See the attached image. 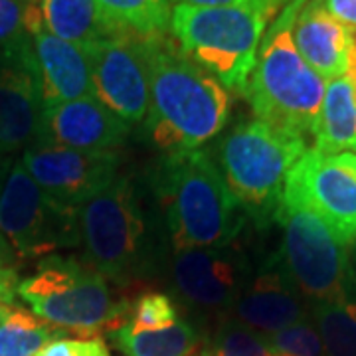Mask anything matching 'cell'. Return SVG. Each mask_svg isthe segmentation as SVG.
<instances>
[{"label":"cell","instance_id":"cell-24","mask_svg":"<svg viewBox=\"0 0 356 356\" xmlns=\"http://www.w3.org/2000/svg\"><path fill=\"white\" fill-rule=\"evenodd\" d=\"M313 321L325 356H356V299L313 305Z\"/></svg>","mask_w":356,"mask_h":356},{"label":"cell","instance_id":"cell-18","mask_svg":"<svg viewBox=\"0 0 356 356\" xmlns=\"http://www.w3.org/2000/svg\"><path fill=\"white\" fill-rule=\"evenodd\" d=\"M293 42L301 58L323 79L346 76L350 28L325 8L323 0H305L293 24Z\"/></svg>","mask_w":356,"mask_h":356},{"label":"cell","instance_id":"cell-30","mask_svg":"<svg viewBox=\"0 0 356 356\" xmlns=\"http://www.w3.org/2000/svg\"><path fill=\"white\" fill-rule=\"evenodd\" d=\"M16 252L0 232V303L10 305L18 297L20 277L16 271Z\"/></svg>","mask_w":356,"mask_h":356},{"label":"cell","instance_id":"cell-26","mask_svg":"<svg viewBox=\"0 0 356 356\" xmlns=\"http://www.w3.org/2000/svg\"><path fill=\"white\" fill-rule=\"evenodd\" d=\"M178 321V309L175 301L165 293H145L131 309L127 327L131 331H159L175 325Z\"/></svg>","mask_w":356,"mask_h":356},{"label":"cell","instance_id":"cell-17","mask_svg":"<svg viewBox=\"0 0 356 356\" xmlns=\"http://www.w3.org/2000/svg\"><path fill=\"white\" fill-rule=\"evenodd\" d=\"M234 309L238 323L264 337L307 318L303 295L297 291L281 264L259 271L243 287Z\"/></svg>","mask_w":356,"mask_h":356},{"label":"cell","instance_id":"cell-34","mask_svg":"<svg viewBox=\"0 0 356 356\" xmlns=\"http://www.w3.org/2000/svg\"><path fill=\"white\" fill-rule=\"evenodd\" d=\"M13 307H14V305H13ZM6 309H8V305H2V303H0V317L4 315V311H6Z\"/></svg>","mask_w":356,"mask_h":356},{"label":"cell","instance_id":"cell-5","mask_svg":"<svg viewBox=\"0 0 356 356\" xmlns=\"http://www.w3.org/2000/svg\"><path fill=\"white\" fill-rule=\"evenodd\" d=\"M305 151L307 139L255 117L220 139L216 166L243 212L257 226H267L277 216L287 177Z\"/></svg>","mask_w":356,"mask_h":356},{"label":"cell","instance_id":"cell-25","mask_svg":"<svg viewBox=\"0 0 356 356\" xmlns=\"http://www.w3.org/2000/svg\"><path fill=\"white\" fill-rule=\"evenodd\" d=\"M200 356H271L267 337L238 321L224 323Z\"/></svg>","mask_w":356,"mask_h":356},{"label":"cell","instance_id":"cell-13","mask_svg":"<svg viewBox=\"0 0 356 356\" xmlns=\"http://www.w3.org/2000/svg\"><path fill=\"white\" fill-rule=\"evenodd\" d=\"M42 111L38 62L30 34H24L0 50V156L36 143Z\"/></svg>","mask_w":356,"mask_h":356},{"label":"cell","instance_id":"cell-14","mask_svg":"<svg viewBox=\"0 0 356 356\" xmlns=\"http://www.w3.org/2000/svg\"><path fill=\"white\" fill-rule=\"evenodd\" d=\"M127 137V123L91 95L44 105L38 139L34 145L77 151H115Z\"/></svg>","mask_w":356,"mask_h":356},{"label":"cell","instance_id":"cell-4","mask_svg":"<svg viewBox=\"0 0 356 356\" xmlns=\"http://www.w3.org/2000/svg\"><path fill=\"white\" fill-rule=\"evenodd\" d=\"M18 297L51 329L77 339L99 337L127 325L131 303L109 280L76 257L46 255L36 273L20 280Z\"/></svg>","mask_w":356,"mask_h":356},{"label":"cell","instance_id":"cell-31","mask_svg":"<svg viewBox=\"0 0 356 356\" xmlns=\"http://www.w3.org/2000/svg\"><path fill=\"white\" fill-rule=\"evenodd\" d=\"M177 4H188V6H206V8H216V6H243V8H254L259 10L271 20L277 18V14L283 10L285 2L283 0H175Z\"/></svg>","mask_w":356,"mask_h":356},{"label":"cell","instance_id":"cell-9","mask_svg":"<svg viewBox=\"0 0 356 356\" xmlns=\"http://www.w3.org/2000/svg\"><path fill=\"white\" fill-rule=\"evenodd\" d=\"M0 232L18 257H46L81 242L79 208L48 196L18 161L0 196Z\"/></svg>","mask_w":356,"mask_h":356},{"label":"cell","instance_id":"cell-10","mask_svg":"<svg viewBox=\"0 0 356 356\" xmlns=\"http://www.w3.org/2000/svg\"><path fill=\"white\" fill-rule=\"evenodd\" d=\"M285 188L317 212L334 236L350 245L356 240V154L307 149L291 168Z\"/></svg>","mask_w":356,"mask_h":356},{"label":"cell","instance_id":"cell-12","mask_svg":"<svg viewBox=\"0 0 356 356\" xmlns=\"http://www.w3.org/2000/svg\"><path fill=\"white\" fill-rule=\"evenodd\" d=\"M95 97L125 123H140L149 113V72L137 36H111L83 48Z\"/></svg>","mask_w":356,"mask_h":356},{"label":"cell","instance_id":"cell-16","mask_svg":"<svg viewBox=\"0 0 356 356\" xmlns=\"http://www.w3.org/2000/svg\"><path fill=\"white\" fill-rule=\"evenodd\" d=\"M26 32L34 44L44 105L74 102L91 95L95 97L86 51L72 42L50 34L34 4L26 16Z\"/></svg>","mask_w":356,"mask_h":356},{"label":"cell","instance_id":"cell-2","mask_svg":"<svg viewBox=\"0 0 356 356\" xmlns=\"http://www.w3.org/2000/svg\"><path fill=\"white\" fill-rule=\"evenodd\" d=\"M156 192L177 252L228 248L242 232L245 212L202 149L166 154L156 172Z\"/></svg>","mask_w":356,"mask_h":356},{"label":"cell","instance_id":"cell-3","mask_svg":"<svg viewBox=\"0 0 356 356\" xmlns=\"http://www.w3.org/2000/svg\"><path fill=\"white\" fill-rule=\"evenodd\" d=\"M303 2L285 4L266 30L243 95L257 119L307 139L317 127L327 83L293 42V24Z\"/></svg>","mask_w":356,"mask_h":356},{"label":"cell","instance_id":"cell-33","mask_svg":"<svg viewBox=\"0 0 356 356\" xmlns=\"http://www.w3.org/2000/svg\"><path fill=\"white\" fill-rule=\"evenodd\" d=\"M10 168H13L10 156H0V196H2V191H4L6 178L10 175Z\"/></svg>","mask_w":356,"mask_h":356},{"label":"cell","instance_id":"cell-8","mask_svg":"<svg viewBox=\"0 0 356 356\" xmlns=\"http://www.w3.org/2000/svg\"><path fill=\"white\" fill-rule=\"evenodd\" d=\"M86 259L105 280H135L147 250V222L133 182L117 177L79 208Z\"/></svg>","mask_w":356,"mask_h":356},{"label":"cell","instance_id":"cell-20","mask_svg":"<svg viewBox=\"0 0 356 356\" xmlns=\"http://www.w3.org/2000/svg\"><path fill=\"white\" fill-rule=\"evenodd\" d=\"M313 137L321 153L356 151V83L350 77H337L327 86Z\"/></svg>","mask_w":356,"mask_h":356},{"label":"cell","instance_id":"cell-22","mask_svg":"<svg viewBox=\"0 0 356 356\" xmlns=\"http://www.w3.org/2000/svg\"><path fill=\"white\" fill-rule=\"evenodd\" d=\"M119 34L149 38L170 24V0H95Z\"/></svg>","mask_w":356,"mask_h":356},{"label":"cell","instance_id":"cell-11","mask_svg":"<svg viewBox=\"0 0 356 356\" xmlns=\"http://www.w3.org/2000/svg\"><path fill=\"white\" fill-rule=\"evenodd\" d=\"M20 163L54 200L81 208L117 178L121 156L117 151H77L32 145L24 151Z\"/></svg>","mask_w":356,"mask_h":356},{"label":"cell","instance_id":"cell-36","mask_svg":"<svg viewBox=\"0 0 356 356\" xmlns=\"http://www.w3.org/2000/svg\"><path fill=\"white\" fill-rule=\"evenodd\" d=\"M283 2H285V4H289V2H293V0H283Z\"/></svg>","mask_w":356,"mask_h":356},{"label":"cell","instance_id":"cell-27","mask_svg":"<svg viewBox=\"0 0 356 356\" xmlns=\"http://www.w3.org/2000/svg\"><path fill=\"white\" fill-rule=\"evenodd\" d=\"M267 343L273 353H285L291 356H325V346L317 327L307 318L269 334Z\"/></svg>","mask_w":356,"mask_h":356},{"label":"cell","instance_id":"cell-23","mask_svg":"<svg viewBox=\"0 0 356 356\" xmlns=\"http://www.w3.org/2000/svg\"><path fill=\"white\" fill-rule=\"evenodd\" d=\"M58 337L64 334L22 307H8L0 317V356H34Z\"/></svg>","mask_w":356,"mask_h":356},{"label":"cell","instance_id":"cell-19","mask_svg":"<svg viewBox=\"0 0 356 356\" xmlns=\"http://www.w3.org/2000/svg\"><path fill=\"white\" fill-rule=\"evenodd\" d=\"M44 28L81 50L103 38L121 36L103 16L95 0H32Z\"/></svg>","mask_w":356,"mask_h":356},{"label":"cell","instance_id":"cell-21","mask_svg":"<svg viewBox=\"0 0 356 356\" xmlns=\"http://www.w3.org/2000/svg\"><path fill=\"white\" fill-rule=\"evenodd\" d=\"M109 339L125 356H194L200 348V334L186 321L143 332L131 331L123 325L109 332Z\"/></svg>","mask_w":356,"mask_h":356},{"label":"cell","instance_id":"cell-32","mask_svg":"<svg viewBox=\"0 0 356 356\" xmlns=\"http://www.w3.org/2000/svg\"><path fill=\"white\" fill-rule=\"evenodd\" d=\"M325 8L339 22L356 30V0H323Z\"/></svg>","mask_w":356,"mask_h":356},{"label":"cell","instance_id":"cell-29","mask_svg":"<svg viewBox=\"0 0 356 356\" xmlns=\"http://www.w3.org/2000/svg\"><path fill=\"white\" fill-rule=\"evenodd\" d=\"M34 356H111V353L99 337H91V339L58 337L46 346H42Z\"/></svg>","mask_w":356,"mask_h":356},{"label":"cell","instance_id":"cell-1","mask_svg":"<svg viewBox=\"0 0 356 356\" xmlns=\"http://www.w3.org/2000/svg\"><path fill=\"white\" fill-rule=\"evenodd\" d=\"M139 40L149 72L147 129L154 147L166 154L202 149L228 123V89L165 34Z\"/></svg>","mask_w":356,"mask_h":356},{"label":"cell","instance_id":"cell-15","mask_svg":"<svg viewBox=\"0 0 356 356\" xmlns=\"http://www.w3.org/2000/svg\"><path fill=\"white\" fill-rule=\"evenodd\" d=\"M229 248V245H228ZM228 248H196L177 252L172 277L178 293L202 309L236 305L245 287V267Z\"/></svg>","mask_w":356,"mask_h":356},{"label":"cell","instance_id":"cell-35","mask_svg":"<svg viewBox=\"0 0 356 356\" xmlns=\"http://www.w3.org/2000/svg\"><path fill=\"white\" fill-rule=\"evenodd\" d=\"M271 356H291V355H285V353H273V350H271Z\"/></svg>","mask_w":356,"mask_h":356},{"label":"cell","instance_id":"cell-7","mask_svg":"<svg viewBox=\"0 0 356 356\" xmlns=\"http://www.w3.org/2000/svg\"><path fill=\"white\" fill-rule=\"evenodd\" d=\"M275 222L283 228L280 264L297 291L313 305L350 297L346 245L317 212L285 188Z\"/></svg>","mask_w":356,"mask_h":356},{"label":"cell","instance_id":"cell-6","mask_svg":"<svg viewBox=\"0 0 356 356\" xmlns=\"http://www.w3.org/2000/svg\"><path fill=\"white\" fill-rule=\"evenodd\" d=\"M269 22L264 13L243 6L175 4L168 26L178 48L194 64L224 88L243 93Z\"/></svg>","mask_w":356,"mask_h":356},{"label":"cell","instance_id":"cell-28","mask_svg":"<svg viewBox=\"0 0 356 356\" xmlns=\"http://www.w3.org/2000/svg\"><path fill=\"white\" fill-rule=\"evenodd\" d=\"M32 0H0V50L20 40L26 32V16Z\"/></svg>","mask_w":356,"mask_h":356}]
</instances>
